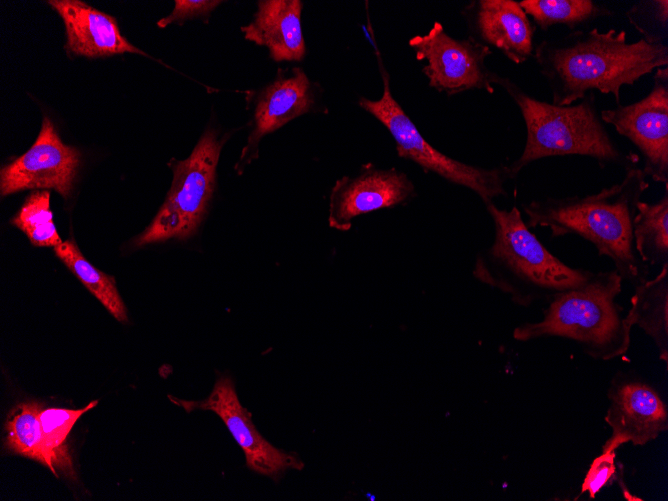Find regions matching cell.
<instances>
[{
  "mask_svg": "<svg viewBox=\"0 0 668 501\" xmlns=\"http://www.w3.org/2000/svg\"><path fill=\"white\" fill-rule=\"evenodd\" d=\"M475 41L501 52L515 64L526 62L534 51L536 26L514 0L471 1L462 11Z\"/></svg>",
  "mask_w": 668,
  "mask_h": 501,
  "instance_id": "15",
  "label": "cell"
},
{
  "mask_svg": "<svg viewBox=\"0 0 668 501\" xmlns=\"http://www.w3.org/2000/svg\"><path fill=\"white\" fill-rule=\"evenodd\" d=\"M615 457V451L602 452L593 460L582 482L581 494L588 493L590 498H595L616 473Z\"/></svg>",
  "mask_w": 668,
  "mask_h": 501,
  "instance_id": "26",
  "label": "cell"
},
{
  "mask_svg": "<svg viewBox=\"0 0 668 501\" xmlns=\"http://www.w3.org/2000/svg\"><path fill=\"white\" fill-rule=\"evenodd\" d=\"M610 401L605 421L612 433L602 452L616 451L625 443L644 445L668 428L666 404L644 381L619 374L608 391Z\"/></svg>",
  "mask_w": 668,
  "mask_h": 501,
  "instance_id": "12",
  "label": "cell"
},
{
  "mask_svg": "<svg viewBox=\"0 0 668 501\" xmlns=\"http://www.w3.org/2000/svg\"><path fill=\"white\" fill-rule=\"evenodd\" d=\"M627 16L629 22L643 35L646 31L645 39L656 41L651 36V26H657L658 30L664 28L667 31L668 26V1L654 0L639 2L634 5L628 12ZM660 42V41H659Z\"/></svg>",
  "mask_w": 668,
  "mask_h": 501,
  "instance_id": "25",
  "label": "cell"
},
{
  "mask_svg": "<svg viewBox=\"0 0 668 501\" xmlns=\"http://www.w3.org/2000/svg\"><path fill=\"white\" fill-rule=\"evenodd\" d=\"M11 223L25 233L34 246L55 247L63 242L53 222L48 190L33 191Z\"/></svg>",
  "mask_w": 668,
  "mask_h": 501,
  "instance_id": "24",
  "label": "cell"
},
{
  "mask_svg": "<svg viewBox=\"0 0 668 501\" xmlns=\"http://www.w3.org/2000/svg\"><path fill=\"white\" fill-rule=\"evenodd\" d=\"M41 410V405L35 401L17 404L7 416L4 446L8 452L35 460L58 476L43 439Z\"/></svg>",
  "mask_w": 668,
  "mask_h": 501,
  "instance_id": "20",
  "label": "cell"
},
{
  "mask_svg": "<svg viewBox=\"0 0 668 501\" xmlns=\"http://www.w3.org/2000/svg\"><path fill=\"white\" fill-rule=\"evenodd\" d=\"M414 196L415 186L404 172L365 165L356 176H344L334 184L328 223L331 228L347 231L354 218L404 204Z\"/></svg>",
  "mask_w": 668,
  "mask_h": 501,
  "instance_id": "13",
  "label": "cell"
},
{
  "mask_svg": "<svg viewBox=\"0 0 668 501\" xmlns=\"http://www.w3.org/2000/svg\"><path fill=\"white\" fill-rule=\"evenodd\" d=\"M174 3L172 12L157 22L160 28L192 18L206 17L222 2L219 0H176Z\"/></svg>",
  "mask_w": 668,
  "mask_h": 501,
  "instance_id": "27",
  "label": "cell"
},
{
  "mask_svg": "<svg viewBox=\"0 0 668 501\" xmlns=\"http://www.w3.org/2000/svg\"><path fill=\"white\" fill-rule=\"evenodd\" d=\"M485 206L493 221L494 240L476 256L473 275L482 283L528 307L577 289L594 276L595 272L573 268L554 256L516 206L509 210L493 202Z\"/></svg>",
  "mask_w": 668,
  "mask_h": 501,
  "instance_id": "3",
  "label": "cell"
},
{
  "mask_svg": "<svg viewBox=\"0 0 668 501\" xmlns=\"http://www.w3.org/2000/svg\"><path fill=\"white\" fill-rule=\"evenodd\" d=\"M79 166V151L61 141L52 121L45 116L30 149L1 168V196L26 189H53L68 198Z\"/></svg>",
  "mask_w": 668,
  "mask_h": 501,
  "instance_id": "11",
  "label": "cell"
},
{
  "mask_svg": "<svg viewBox=\"0 0 668 501\" xmlns=\"http://www.w3.org/2000/svg\"><path fill=\"white\" fill-rule=\"evenodd\" d=\"M497 85L515 102L526 128L521 155L505 166L509 179H515L532 162L555 156H586L602 167H637L639 155L622 150L609 134L594 92L577 104L559 106L531 96L508 77L499 76Z\"/></svg>",
  "mask_w": 668,
  "mask_h": 501,
  "instance_id": "4",
  "label": "cell"
},
{
  "mask_svg": "<svg viewBox=\"0 0 668 501\" xmlns=\"http://www.w3.org/2000/svg\"><path fill=\"white\" fill-rule=\"evenodd\" d=\"M63 19L69 52L86 57L122 53L144 54L120 32L114 17L79 0L47 2Z\"/></svg>",
  "mask_w": 668,
  "mask_h": 501,
  "instance_id": "16",
  "label": "cell"
},
{
  "mask_svg": "<svg viewBox=\"0 0 668 501\" xmlns=\"http://www.w3.org/2000/svg\"><path fill=\"white\" fill-rule=\"evenodd\" d=\"M225 142L213 129L200 137L190 156L173 160L171 188L150 225L138 236L136 246L169 239H187L199 227L215 186L216 168Z\"/></svg>",
  "mask_w": 668,
  "mask_h": 501,
  "instance_id": "7",
  "label": "cell"
},
{
  "mask_svg": "<svg viewBox=\"0 0 668 501\" xmlns=\"http://www.w3.org/2000/svg\"><path fill=\"white\" fill-rule=\"evenodd\" d=\"M600 116L638 149L645 175L668 186V67L654 71L652 87L645 97L604 109Z\"/></svg>",
  "mask_w": 668,
  "mask_h": 501,
  "instance_id": "9",
  "label": "cell"
},
{
  "mask_svg": "<svg viewBox=\"0 0 668 501\" xmlns=\"http://www.w3.org/2000/svg\"><path fill=\"white\" fill-rule=\"evenodd\" d=\"M626 314L630 325L638 326L656 345L659 358L668 360V263L660 272L636 286Z\"/></svg>",
  "mask_w": 668,
  "mask_h": 501,
  "instance_id": "18",
  "label": "cell"
},
{
  "mask_svg": "<svg viewBox=\"0 0 668 501\" xmlns=\"http://www.w3.org/2000/svg\"><path fill=\"white\" fill-rule=\"evenodd\" d=\"M633 237L635 249L647 265L668 263V186L659 200L638 203Z\"/></svg>",
  "mask_w": 668,
  "mask_h": 501,
  "instance_id": "19",
  "label": "cell"
},
{
  "mask_svg": "<svg viewBox=\"0 0 668 501\" xmlns=\"http://www.w3.org/2000/svg\"><path fill=\"white\" fill-rule=\"evenodd\" d=\"M54 252L117 321H128L127 310L114 278L93 266L74 240L63 241L54 247Z\"/></svg>",
  "mask_w": 668,
  "mask_h": 501,
  "instance_id": "21",
  "label": "cell"
},
{
  "mask_svg": "<svg viewBox=\"0 0 668 501\" xmlns=\"http://www.w3.org/2000/svg\"><path fill=\"white\" fill-rule=\"evenodd\" d=\"M622 281L615 270L595 273L583 286L549 301L542 320L516 327L514 338L530 341L562 337L575 342L594 359L623 356L630 347L632 326L616 302Z\"/></svg>",
  "mask_w": 668,
  "mask_h": 501,
  "instance_id": "5",
  "label": "cell"
},
{
  "mask_svg": "<svg viewBox=\"0 0 668 501\" xmlns=\"http://www.w3.org/2000/svg\"><path fill=\"white\" fill-rule=\"evenodd\" d=\"M408 44L416 59L426 62L422 72L438 92L448 96L474 89L494 93L500 75L486 65L492 50L470 36L456 39L436 21L426 34L412 37Z\"/></svg>",
  "mask_w": 668,
  "mask_h": 501,
  "instance_id": "8",
  "label": "cell"
},
{
  "mask_svg": "<svg viewBox=\"0 0 668 501\" xmlns=\"http://www.w3.org/2000/svg\"><path fill=\"white\" fill-rule=\"evenodd\" d=\"M533 56L553 104H574L594 90L611 94L619 104L623 86L668 66V45L643 37L629 42L626 31L613 28L577 29L540 41Z\"/></svg>",
  "mask_w": 668,
  "mask_h": 501,
  "instance_id": "1",
  "label": "cell"
},
{
  "mask_svg": "<svg viewBox=\"0 0 668 501\" xmlns=\"http://www.w3.org/2000/svg\"><path fill=\"white\" fill-rule=\"evenodd\" d=\"M169 399L187 412L200 409L217 414L241 447L250 470L278 481L287 470L303 468L295 453L276 448L258 432L251 413L239 401L231 377H219L204 400L189 401L170 395Z\"/></svg>",
  "mask_w": 668,
  "mask_h": 501,
  "instance_id": "10",
  "label": "cell"
},
{
  "mask_svg": "<svg viewBox=\"0 0 668 501\" xmlns=\"http://www.w3.org/2000/svg\"><path fill=\"white\" fill-rule=\"evenodd\" d=\"M302 10L300 0H260L253 19L241 31L246 40L266 47L275 62L302 61L306 53Z\"/></svg>",
  "mask_w": 668,
  "mask_h": 501,
  "instance_id": "17",
  "label": "cell"
},
{
  "mask_svg": "<svg viewBox=\"0 0 668 501\" xmlns=\"http://www.w3.org/2000/svg\"><path fill=\"white\" fill-rule=\"evenodd\" d=\"M621 182L586 196L547 197L523 204L529 228L549 229L552 237L579 236L608 257L618 275L634 288L648 279L633 237L637 205L649 182L642 168L625 170Z\"/></svg>",
  "mask_w": 668,
  "mask_h": 501,
  "instance_id": "2",
  "label": "cell"
},
{
  "mask_svg": "<svg viewBox=\"0 0 668 501\" xmlns=\"http://www.w3.org/2000/svg\"><path fill=\"white\" fill-rule=\"evenodd\" d=\"M316 85L303 69L277 70L273 81L256 92L251 129L239 166L243 169L258 156L262 138L316 108Z\"/></svg>",
  "mask_w": 668,
  "mask_h": 501,
  "instance_id": "14",
  "label": "cell"
},
{
  "mask_svg": "<svg viewBox=\"0 0 668 501\" xmlns=\"http://www.w3.org/2000/svg\"><path fill=\"white\" fill-rule=\"evenodd\" d=\"M98 400L91 401L81 409L47 408L40 412V423L45 445L50 453L55 470L74 475L72 458L67 446V437L78 419Z\"/></svg>",
  "mask_w": 668,
  "mask_h": 501,
  "instance_id": "23",
  "label": "cell"
},
{
  "mask_svg": "<svg viewBox=\"0 0 668 501\" xmlns=\"http://www.w3.org/2000/svg\"><path fill=\"white\" fill-rule=\"evenodd\" d=\"M519 5L543 31L557 24L574 31L576 27L612 15L609 8L593 0H522Z\"/></svg>",
  "mask_w": 668,
  "mask_h": 501,
  "instance_id": "22",
  "label": "cell"
},
{
  "mask_svg": "<svg viewBox=\"0 0 668 501\" xmlns=\"http://www.w3.org/2000/svg\"><path fill=\"white\" fill-rule=\"evenodd\" d=\"M376 48L377 61L383 82V94L377 100L360 98L359 106L376 118L394 139L399 157L411 160L424 171L473 191L485 205L493 199L506 196L505 183L509 180L505 166L482 168L470 165L440 152L420 133L401 105L395 100L390 77Z\"/></svg>",
  "mask_w": 668,
  "mask_h": 501,
  "instance_id": "6",
  "label": "cell"
}]
</instances>
